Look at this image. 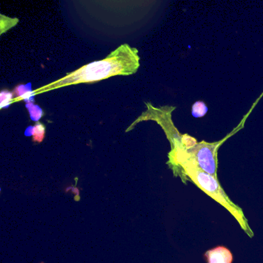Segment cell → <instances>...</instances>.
I'll list each match as a JSON object with an SVG mask.
<instances>
[{
  "label": "cell",
  "instance_id": "cell-5",
  "mask_svg": "<svg viewBox=\"0 0 263 263\" xmlns=\"http://www.w3.org/2000/svg\"><path fill=\"white\" fill-rule=\"evenodd\" d=\"M13 96L15 98V101H24L27 103L33 102V98H34V90H32L31 84H27V85H19L15 88L13 92Z\"/></svg>",
  "mask_w": 263,
  "mask_h": 263
},
{
  "label": "cell",
  "instance_id": "cell-9",
  "mask_svg": "<svg viewBox=\"0 0 263 263\" xmlns=\"http://www.w3.org/2000/svg\"><path fill=\"white\" fill-rule=\"evenodd\" d=\"M13 93L8 90H2L1 92V109L8 107L13 102Z\"/></svg>",
  "mask_w": 263,
  "mask_h": 263
},
{
  "label": "cell",
  "instance_id": "cell-1",
  "mask_svg": "<svg viewBox=\"0 0 263 263\" xmlns=\"http://www.w3.org/2000/svg\"><path fill=\"white\" fill-rule=\"evenodd\" d=\"M140 57L138 49L122 44L105 59L90 63L65 77L34 90L35 95L47 93L67 86L96 82L114 76H128L138 71Z\"/></svg>",
  "mask_w": 263,
  "mask_h": 263
},
{
  "label": "cell",
  "instance_id": "cell-8",
  "mask_svg": "<svg viewBox=\"0 0 263 263\" xmlns=\"http://www.w3.org/2000/svg\"><path fill=\"white\" fill-rule=\"evenodd\" d=\"M27 108L28 109L29 112H30V118L33 121H37L38 122L44 115L42 109L39 106L33 104V102L27 103Z\"/></svg>",
  "mask_w": 263,
  "mask_h": 263
},
{
  "label": "cell",
  "instance_id": "cell-2",
  "mask_svg": "<svg viewBox=\"0 0 263 263\" xmlns=\"http://www.w3.org/2000/svg\"><path fill=\"white\" fill-rule=\"evenodd\" d=\"M170 161L175 167L180 169L184 177L192 181L201 190L213 198L217 202L226 208L238 221L241 229L249 235L253 237L254 234L249 226L242 210L232 202L221 187L218 178L203 172L194 163L191 162L183 155L179 147H175L170 153Z\"/></svg>",
  "mask_w": 263,
  "mask_h": 263
},
{
  "label": "cell",
  "instance_id": "cell-6",
  "mask_svg": "<svg viewBox=\"0 0 263 263\" xmlns=\"http://www.w3.org/2000/svg\"><path fill=\"white\" fill-rule=\"evenodd\" d=\"M27 130H30L29 135L33 136V141L35 142H41L44 140L45 135V126L41 123L37 122L34 127H29Z\"/></svg>",
  "mask_w": 263,
  "mask_h": 263
},
{
  "label": "cell",
  "instance_id": "cell-7",
  "mask_svg": "<svg viewBox=\"0 0 263 263\" xmlns=\"http://www.w3.org/2000/svg\"><path fill=\"white\" fill-rule=\"evenodd\" d=\"M208 107L203 101H198L192 105V115L194 118H203L207 114Z\"/></svg>",
  "mask_w": 263,
  "mask_h": 263
},
{
  "label": "cell",
  "instance_id": "cell-4",
  "mask_svg": "<svg viewBox=\"0 0 263 263\" xmlns=\"http://www.w3.org/2000/svg\"><path fill=\"white\" fill-rule=\"evenodd\" d=\"M207 263H232V252L224 246H217L204 253Z\"/></svg>",
  "mask_w": 263,
  "mask_h": 263
},
{
  "label": "cell",
  "instance_id": "cell-3",
  "mask_svg": "<svg viewBox=\"0 0 263 263\" xmlns=\"http://www.w3.org/2000/svg\"><path fill=\"white\" fill-rule=\"evenodd\" d=\"M224 138L222 141L215 143H208L205 141L197 143L196 145L192 148L186 150L183 147L181 143H175V145L179 147L182 152L183 155L191 162L194 163L200 169L215 178L217 176V168H218V160H217V153L218 147H220L223 141H226L228 138Z\"/></svg>",
  "mask_w": 263,
  "mask_h": 263
}]
</instances>
